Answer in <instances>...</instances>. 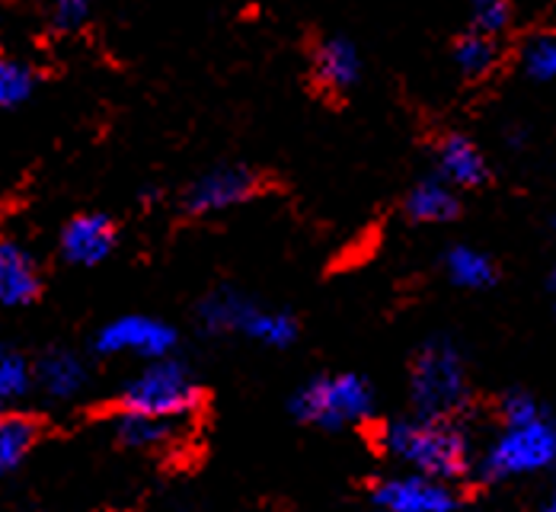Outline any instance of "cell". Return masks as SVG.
Returning a JSON list of instances; mask_svg holds the SVG:
<instances>
[{
	"instance_id": "1",
	"label": "cell",
	"mask_w": 556,
	"mask_h": 512,
	"mask_svg": "<svg viewBox=\"0 0 556 512\" xmlns=\"http://www.w3.org/2000/svg\"><path fill=\"white\" fill-rule=\"evenodd\" d=\"M384 452L413 474L435 480H460L473 474V446L454 416H400L384 429Z\"/></svg>"
},
{
	"instance_id": "2",
	"label": "cell",
	"mask_w": 556,
	"mask_h": 512,
	"mask_svg": "<svg viewBox=\"0 0 556 512\" xmlns=\"http://www.w3.org/2000/svg\"><path fill=\"white\" fill-rule=\"evenodd\" d=\"M413 413L460 420L470 403V375L460 346L447 337H432L419 346L409 365Z\"/></svg>"
},
{
	"instance_id": "3",
	"label": "cell",
	"mask_w": 556,
	"mask_h": 512,
	"mask_svg": "<svg viewBox=\"0 0 556 512\" xmlns=\"http://www.w3.org/2000/svg\"><path fill=\"white\" fill-rule=\"evenodd\" d=\"M556 464V420L544 410L521 423H500L496 439L473 461L480 480L502 484L531 477Z\"/></svg>"
},
{
	"instance_id": "4",
	"label": "cell",
	"mask_w": 556,
	"mask_h": 512,
	"mask_svg": "<svg viewBox=\"0 0 556 512\" xmlns=\"http://www.w3.org/2000/svg\"><path fill=\"white\" fill-rule=\"evenodd\" d=\"M199 407H202V385L195 372L176 355L141 362L138 372L118 391V410H135L176 423H186Z\"/></svg>"
},
{
	"instance_id": "5",
	"label": "cell",
	"mask_w": 556,
	"mask_h": 512,
	"mask_svg": "<svg viewBox=\"0 0 556 512\" xmlns=\"http://www.w3.org/2000/svg\"><path fill=\"white\" fill-rule=\"evenodd\" d=\"M199 324L205 334L243 337L269 349H288L298 340V321L288 311L266 308L233 288H218L199 304Z\"/></svg>"
},
{
	"instance_id": "6",
	"label": "cell",
	"mask_w": 556,
	"mask_h": 512,
	"mask_svg": "<svg viewBox=\"0 0 556 512\" xmlns=\"http://www.w3.org/2000/svg\"><path fill=\"white\" fill-rule=\"evenodd\" d=\"M291 416L304 426L339 433L365 423L375 413V388L355 372L317 375L291 395Z\"/></svg>"
},
{
	"instance_id": "7",
	"label": "cell",
	"mask_w": 556,
	"mask_h": 512,
	"mask_svg": "<svg viewBox=\"0 0 556 512\" xmlns=\"http://www.w3.org/2000/svg\"><path fill=\"white\" fill-rule=\"evenodd\" d=\"M179 342V334L167 321L151 317V314H122L103 324L93 337V352L106 359H138V362H154L173 355Z\"/></svg>"
},
{
	"instance_id": "8",
	"label": "cell",
	"mask_w": 556,
	"mask_h": 512,
	"mask_svg": "<svg viewBox=\"0 0 556 512\" xmlns=\"http://www.w3.org/2000/svg\"><path fill=\"white\" fill-rule=\"evenodd\" d=\"M371 503L381 512H457L460 494L447 480L406 471L396 477H381L371 487Z\"/></svg>"
},
{
	"instance_id": "9",
	"label": "cell",
	"mask_w": 556,
	"mask_h": 512,
	"mask_svg": "<svg viewBox=\"0 0 556 512\" xmlns=\"http://www.w3.org/2000/svg\"><path fill=\"white\" fill-rule=\"evenodd\" d=\"M263 189L260 176L250 167H215L202 173L189 189H186V212L189 215H222L237 205H247L256 192Z\"/></svg>"
},
{
	"instance_id": "10",
	"label": "cell",
	"mask_w": 556,
	"mask_h": 512,
	"mask_svg": "<svg viewBox=\"0 0 556 512\" xmlns=\"http://www.w3.org/2000/svg\"><path fill=\"white\" fill-rule=\"evenodd\" d=\"M118 243V230L112 225V218L100 215V212H84V215H74L58 237V247H61V257L71 263V266H80V270H93L100 263H106Z\"/></svg>"
},
{
	"instance_id": "11",
	"label": "cell",
	"mask_w": 556,
	"mask_h": 512,
	"mask_svg": "<svg viewBox=\"0 0 556 512\" xmlns=\"http://www.w3.org/2000/svg\"><path fill=\"white\" fill-rule=\"evenodd\" d=\"M90 385V369L84 362V355L71 352V349H49L33 362V388H39L42 395L55 403L80 398Z\"/></svg>"
},
{
	"instance_id": "12",
	"label": "cell",
	"mask_w": 556,
	"mask_h": 512,
	"mask_svg": "<svg viewBox=\"0 0 556 512\" xmlns=\"http://www.w3.org/2000/svg\"><path fill=\"white\" fill-rule=\"evenodd\" d=\"M314 87L327 97H342L358 84L362 74V55L352 39L345 36H327L314 46Z\"/></svg>"
},
{
	"instance_id": "13",
	"label": "cell",
	"mask_w": 556,
	"mask_h": 512,
	"mask_svg": "<svg viewBox=\"0 0 556 512\" xmlns=\"http://www.w3.org/2000/svg\"><path fill=\"white\" fill-rule=\"evenodd\" d=\"M42 295V270L36 257L10 240L0 237V308H29Z\"/></svg>"
},
{
	"instance_id": "14",
	"label": "cell",
	"mask_w": 556,
	"mask_h": 512,
	"mask_svg": "<svg viewBox=\"0 0 556 512\" xmlns=\"http://www.w3.org/2000/svg\"><path fill=\"white\" fill-rule=\"evenodd\" d=\"M112 436L122 449L128 452H141V455H164L179 442V423L176 420H161V416H148V413H135V410H118L110 420Z\"/></svg>"
},
{
	"instance_id": "15",
	"label": "cell",
	"mask_w": 556,
	"mask_h": 512,
	"mask_svg": "<svg viewBox=\"0 0 556 512\" xmlns=\"http://www.w3.org/2000/svg\"><path fill=\"white\" fill-rule=\"evenodd\" d=\"M435 176H442L454 189H477L486 183L490 167L483 151L467 135H447L435 151Z\"/></svg>"
},
{
	"instance_id": "16",
	"label": "cell",
	"mask_w": 556,
	"mask_h": 512,
	"mask_svg": "<svg viewBox=\"0 0 556 512\" xmlns=\"http://www.w3.org/2000/svg\"><path fill=\"white\" fill-rule=\"evenodd\" d=\"M403 212L416 225H445V222L457 218L460 199H457V189L447 186L442 176H429V179H419L409 189V196L403 202Z\"/></svg>"
},
{
	"instance_id": "17",
	"label": "cell",
	"mask_w": 556,
	"mask_h": 512,
	"mask_svg": "<svg viewBox=\"0 0 556 512\" xmlns=\"http://www.w3.org/2000/svg\"><path fill=\"white\" fill-rule=\"evenodd\" d=\"M39 436H42V426L36 416L20 413V410L0 413V474L23 467V461L36 452Z\"/></svg>"
},
{
	"instance_id": "18",
	"label": "cell",
	"mask_w": 556,
	"mask_h": 512,
	"mask_svg": "<svg viewBox=\"0 0 556 512\" xmlns=\"http://www.w3.org/2000/svg\"><path fill=\"white\" fill-rule=\"evenodd\" d=\"M442 266H445V276L451 279V285L467 288V291H483V288L496 285V279H500V270H496L493 257L477 250V247H467V243L451 247L445 260H442Z\"/></svg>"
},
{
	"instance_id": "19",
	"label": "cell",
	"mask_w": 556,
	"mask_h": 512,
	"mask_svg": "<svg viewBox=\"0 0 556 512\" xmlns=\"http://www.w3.org/2000/svg\"><path fill=\"white\" fill-rule=\"evenodd\" d=\"M454 64L464 77L470 80H480L486 74L496 71L500 64V42L496 36H486V33H467L454 42Z\"/></svg>"
},
{
	"instance_id": "20",
	"label": "cell",
	"mask_w": 556,
	"mask_h": 512,
	"mask_svg": "<svg viewBox=\"0 0 556 512\" xmlns=\"http://www.w3.org/2000/svg\"><path fill=\"white\" fill-rule=\"evenodd\" d=\"M29 391H33V362L13 346H0V413L16 410V403Z\"/></svg>"
},
{
	"instance_id": "21",
	"label": "cell",
	"mask_w": 556,
	"mask_h": 512,
	"mask_svg": "<svg viewBox=\"0 0 556 512\" xmlns=\"http://www.w3.org/2000/svg\"><path fill=\"white\" fill-rule=\"evenodd\" d=\"M36 71L16 58L0 55V110H16L36 93Z\"/></svg>"
},
{
	"instance_id": "22",
	"label": "cell",
	"mask_w": 556,
	"mask_h": 512,
	"mask_svg": "<svg viewBox=\"0 0 556 512\" xmlns=\"http://www.w3.org/2000/svg\"><path fill=\"white\" fill-rule=\"evenodd\" d=\"M525 74L538 84H556V36H538L528 42L525 55Z\"/></svg>"
},
{
	"instance_id": "23",
	"label": "cell",
	"mask_w": 556,
	"mask_h": 512,
	"mask_svg": "<svg viewBox=\"0 0 556 512\" xmlns=\"http://www.w3.org/2000/svg\"><path fill=\"white\" fill-rule=\"evenodd\" d=\"M511 10H515V0H470L473 29L486 36H500L511 23Z\"/></svg>"
},
{
	"instance_id": "24",
	"label": "cell",
	"mask_w": 556,
	"mask_h": 512,
	"mask_svg": "<svg viewBox=\"0 0 556 512\" xmlns=\"http://www.w3.org/2000/svg\"><path fill=\"white\" fill-rule=\"evenodd\" d=\"M93 0H49V23L58 33H77L90 23Z\"/></svg>"
},
{
	"instance_id": "25",
	"label": "cell",
	"mask_w": 556,
	"mask_h": 512,
	"mask_svg": "<svg viewBox=\"0 0 556 512\" xmlns=\"http://www.w3.org/2000/svg\"><path fill=\"white\" fill-rule=\"evenodd\" d=\"M547 295H551V301H554L556 308V260L554 266H551V273H547Z\"/></svg>"
},
{
	"instance_id": "26",
	"label": "cell",
	"mask_w": 556,
	"mask_h": 512,
	"mask_svg": "<svg viewBox=\"0 0 556 512\" xmlns=\"http://www.w3.org/2000/svg\"><path fill=\"white\" fill-rule=\"evenodd\" d=\"M541 512H556V490L547 497V500H544V510Z\"/></svg>"
},
{
	"instance_id": "27",
	"label": "cell",
	"mask_w": 556,
	"mask_h": 512,
	"mask_svg": "<svg viewBox=\"0 0 556 512\" xmlns=\"http://www.w3.org/2000/svg\"><path fill=\"white\" fill-rule=\"evenodd\" d=\"M554 230H556V222H554Z\"/></svg>"
}]
</instances>
